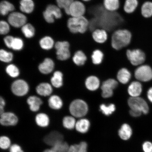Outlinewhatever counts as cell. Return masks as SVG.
Instances as JSON below:
<instances>
[{"label":"cell","mask_w":152,"mask_h":152,"mask_svg":"<svg viewBox=\"0 0 152 152\" xmlns=\"http://www.w3.org/2000/svg\"><path fill=\"white\" fill-rule=\"evenodd\" d=\"M10 152H24L20 145L17 144H13L10 148Z\"/></svg>","instance_id":"cell-49"},{"label":"cell","mask_w":152,"mask_h":152,"mask_svg":"<svg viewBox=\"0 0 152 152\" xmlns=\"http://www.w3.org/2000/svg\"><path fill=\"white\" fill-rule=\"evenodd\" d=\"M11 141L6 136H1L0 138V147L1 149L6 150L11 147Z\"/></svg>","instance_id":"cell-44"},{"label":"cell","mask_w":152,"mask_h":152,"mask_svg":"<svg viewBox=\"0 0 152 152\" xmlns=\"http://www.w3.org/2000/svg\"><path fill=\"white\" fill-rule=\"evenodd\" d=\"M103 5L106 10L115 12L119 8V0H104Z\"/></svg>","instance_id":"cell-31"},{"label":"cell","mask_w":152,"mask_h":152,"mask_svg":"<svg viewBox=\"0 0 152 152\" xmlns=\"http://www.w3.org/2000/svg\"><path fill=\"white\" fill-rule=\"evenodd\" d=\"M88 107L87 104L81 99L74 100L70 104L69 111L73 117L81 118L86 115Z\"/></svg>","instance_id":"cell-5"},{"label":"cell","mask_w":152,"mask_h":152,"mask_svg":"<svg viewBox=\"0 0 152 152\" xmlns=\"http://www.w3.org/2000/svg\"><path fill=\"white\" fill-rule=\"evenodd\" d=\"M117 82L113 79H109L104 82L101 87L102 96L104 98H108L113 96V90L118 85Z\"/></svg>","instance_id":"cell-13"},{"label":"cell","mask_w":152,"mask_h":152,"mask_svg":"<svg viewBox=\"0 0 152 152\" xmlns=\"http://www.w3.org/2000/svg\"><path fill=\"white\" fill-rule=\"evenodd\" d=\"M69 148L67 142L62 141L53 146L52 149L56 152H68Z\"/></svg>","instance_id":"cell-41"},{"label":"cell","mask_w":152,"mask_h":152,"mask_svg":"<svg viewBox=\"0 0 152 152\" xmlns=\"http://www.w3.org/2000/svg\"><path fill=\"white\" fill-rule=\"evenodd\" d=\"M68 152H87V144L82 142L78 144H74L69 146Z\"/></svg>","instance_id":"cell-37"},{"label":"cell","mask_w":152,"mask_h":152,"mask_svg":"<svg viewBox=\"0 0 152 152\" xmlns=\"http://www.w3.org/2000/svg\"><path fill=\"white\" fill-rule=\"evenodd\" d=\"M126 56L130 63L134 66H140L146 60V53L140 49H128Z\"/></svg>","instance_id":"cell-4"},{"label":"cell","mask_w":152,"mask_h":152,"mask_svg":"<svg viewBox=\"0 0 152 152\" xmlns=\"http://www.w3.org/2000/svg\"><path fill=\"white\" fill-rule=\"evenodd\" d=\"M22 33L27 38L33 37L35 35V30L34 26L30 23H26L21 28Z\"/></svg>","instance_id":"cell-38"},{"label":"cell","mask_w":152,"mask_h":152,"mask_svg":"<svg viewBox=\"0 0 152 152\" xmlns=\"http://www.w3.org/2000/svg\"><path fill=\"white\" fill-rule=\"evenodd\" d=\"M75 0H56L57 4L60 8L64 9L66 14L69 15V9Z\"/></svg>","instance_id":"cell-40"},{"label":"cell","mask_w":152,"mask_h":152,"mask_svg":"<svg viewBox=\"0 0 152 152\" xmlns=\"http://www.w3.org/2000/svg\"><path fill=\"white\" fill-rule=\"evenodd\" d=\"M14 38L11 36H7L4 38V40L6 46L9 48H11Z\"/></svg>","instance_id":"cell-48"},{"label":"cell","mask_w":152,"mask_h":152,"mask_svg":"<svg viewBox=\"0 0 152 152\" xmlns=\"http://www.w3.org/2000/svg\"><path fill=\"white\" fill-rule=\"evenodd\" d=\"M56 49L57 58L60 61H65L71 56L70 44L67 41H58L55 45Z\"/></svg>","instance_id":"cell-6"},{"label":"cell","mask_w":152,"mask_h":152,"mask_svg":"<svg viewBox=\"0 0 152 152\" xmlns=\"http://www.w3.org/2000/svg\"><path fill=\"white\" fill-rule=\"evenodd\" d=\"M13 59L12 53L8 52L4 49L0 50V60L1 61L5 63L10 62Z\"/></svg>","instance_id":"cell-42"},{"label":"cell","mask_w":152,"mask_h":152,"mask_svg":"<svg viewBox=\"0 0 152 152\" xmlns=\"http://www.w3.org/2000/svg\"><path fill=\"white\" fill-rule=\"evenodd\" d=\"M26 102L28 105L30 110L33 112L39 111L43 101L40 98L35 96H32L28 97Z\"/></svg>","instance_id":"cell-18"},{"label":"cell","mask_w":152,"mask_h":152,"mask_svg":"<svg viewBox=\"0 0 152 152\" xmlns=\"http://www.w3.org/2000/svg\"><path fill=\"white\" fill-rule=\"evenodd\" d=\"M128 104L131 109L140 111L145 115L149 113V107L147 102L139 96L131 97L128 100Z\"/></svg>","instance_id":"cell-7"},{"label":"cell","mask_w":152,"mask_h":152,"mask_svg":"<svg viewBox=\"0 0 152 152\" xmlns=\"http://www.w3.org/2000/svg\"><path fill=\"white\" fill-rule=\"evenodd\" d=\"M141 14L144 18L149 19L152 16V1H147L142 4L141 7Z\"/></svg>","instance_id":"cell-28"},{"label":"cell","mask_w":152,"mask_h":152,"mask_svg":"<svg viewBox=\"0 0 152 152\" xmlns=\"http://www.w3.org/2000/svg\"><path fill=\"white\" fill-rule=\"evenodd\" d=\"M85 85L88 90L95 91L99 87L100 81L97 77L95 76H91L87 79L85 82Z\"/></svg>","instance_id":"cell-29"},{"label":"cell","mask_w":152,"mask_h":152,"mask_svg":"<svg viewBox=\"0 0 152 152\" xmlns=\"http://www.w3.org/2000/svg\"><path fill=\"white\" fill-rule=\"evenodd\" d=\"M131 75L130 72L125 68H123L119 70L117 75V79L120 82L126 84L131 78Z\"/></svg>","instance_id":"cell-32"},{"label":"cell","mask_w":152,"mask_h":152,"mask_svg":"<svg viewBox=\"0 0 152 152\" xmlns=\"http://www.w3.org/2000/svg\"><path fill=\"white\" fill-rule=\"evenodd\" d=\"M132 134V129L127 124H123L118 132L120 137L124 140H127L130 139Z\"/></svg>","instance_id":"cell-25"},{"label":"cell","mask_w":152,"mask_h":152,"mask_svg":"<svg viewBox=\"0 0 152 152\" xmlns=\"http://www.w3.org/2000/svg\"><path fill=\"white\" fill-rule=\"evenodd\" d=\"M5 100L3 97L0 98V115L4 113V107L5 105Z\"/></svg>","instance_id":"cell-50"},{"label":"cell","mask_w":152,"mask_h":152,"mask_svg":"<svg viewBox=\"0 0 152 152\" xmlns=\"http://www.w3.org/2000/svg\"><path fill=\"white\" fill-rule=\"evenodd\" d=\"M142 149L144 152H152V142L146 141L142 144Z\"/></svg>","instance_id":"cell-47"},{"label":"cell","mask_w":152,"mask_h":152,"mask_svg":"<svg viewBox=\"0 0 152 152\" xmlns=\"http://www.w3.org/2000/svg\"><path fill=\"white\" fill-rule=\"evenodd\" d=\"M92 36L94 40L99 44L105 43L108 38L107 32L102 28H97L94 30L92 33Z\"/></svg>","instance_id":"cell-17"},{"label":"cell","mask_w":152,"mask_h":152,"mask_svg":"<svg viewBox=\"0 0 152 152\" xmlns=\"http://www.w3.org/2000/svg\"><path fill=\"white\" fill-rule=\"evenodd\" d=\"M36 92L40 96H49L52 94L53 88L52 85L47 83H42L36 87Z\"/></svg>","instance_id":"cell-19"},{"label":"cell","mask_w":152,"mask_h":152,"mask_svg":"<svg viewBox=\"0 0 152 152\" xmlns=\"http://www.w3.org/2000/svg\"><path fill=\"white\" fill-rule=\"evenodd\" d=\"M43 16L47 23H52L54 22V18L59 19L61 18L62 14L60 8L58 6L49 5L48 6L43 12Z\"/></svg>","instance_id":"cell-8"},{"label":"cell","mask_w":152,"mask_h":152,"mask_svg":"<svg viewBox=\"0 0 152 152\" xmlns=\"http://www.w3.org/2000/svg\"><path fill=\"white\" fill-rule=\"evenodd\" d=\"M49 107L54 110L61 109L63 105V102L61 98L56 95H53L49 98L48 100Z\"/></svg>","instance_id":"cell-22"},{"label":"cell","mask_w":152,"mask_h":152,"mask_svg":"<svg viewBox=\"0 0 152 152\" xmlns=\"http://www.w3.org/2000/svg\"><path fill=\"white\" fill-rule=\"evenodd\" d=\"M89 23L85 16L73 18L68 19L67 27L72 34H84L88 29Z\"/></svg>","instance_id":"cell-3"},{"label":"cell","mask_w":152,"mask_h":152,"mask_svg":"<svg viewBox=\"0 0 152 152\" xmlns=\"http://www.w3.org/2000/svg\"><path fill=\"white\" fill-rule=\"evenodd\" d=\"M100 108L102 113L106 115H111L115 110V106L113 104H110L107 106L104 104H102L100 106Z\"/></svg>","instance_id":"cell-43"},{"label":"cell","mask_w":152,"mask_h":152,"mask_svg":"<svg viewBox=\"0 0 152 152\" xmlns=\"http://www.w3.org/2000/svg\"><path fill=\"white\" fill-rule=\"evenodd\" d=\"M51 84L56 88H60L63 85V75L60 71L54 72L50 79Z\"/></svg>","instance_id":"cell-23"},{"label":"cell","mask_w":152,"mask_h":152,"mask_svg":"<svg viewBox=\"0 0 152 152\" xmlns=\"http://www.w3.org/2000/svg\"><path fill=\"white\" fill-rule=\"evenodd\" d=\"M23 45V41L21 39L19 38H15L11 48L15 50H20L22 49Z\"/></svg>","instance_id":"cell-45"},{"label":"cell","mask_w":152,"mask_h":152,"mask_svg":"<svg viewBox=\"0 0 152 152\" xmlns=\"http://www.w3.org/2000/svg\"><path fill=\"white\" fill-rule=\"evenodd\" d=\"M43 152H56L54 151L51 149H47L45 150V151H44Z\"/></svg>","instance_id":"cell-53"},{"label":"cell","mask_w":152,"mask_h":152,"mask_svg":"<svg viewBox=\"0 0 152 152\" xmlns=\"http://www.w3.org/2000/svg\"><path fill=\"white\" fill-rule=\"evenodd\" d=\"M35 121L37 125L42 128L47 127L50 123L48 116L46 114L43 113L37 114L35 118Z\"/></svg>","instance_id":"cell-24"},{"label":"cell","mask_w":152,"mask_h":152,"mask_svg":"<svg viewBox=\"0 0 152 152\" xmlns=\"http://www.w3.org/2000/svg\"><path fill=\"white\" fill-rule=\"evenodd\" d=\"M139 5L138 0H125L124 10L128 14H132L136 10Z\"/></svg>","instance_id":"cell-27"},{"label":"cell","mask_w":152,"mask_h":152,"mask_svg":"<svg viewBox=\"0 0 152 152\" xmlns=\"http://www.w3.org/2000/svg\"><path fill=\"white\" fill-rule=\"evenodd\" d=\"M0 115V123L3 126H14L18 122V117L11 112H4Z\"/></svg>","instance_id":"cell-14"},{"label":"cell","mask_w":152,"mask_h":152,"mask_svg":"<svg viewBox=\"0 0 152 152\" xmlns=\"http://www.w3.org/2000/svg\"><path fill=\"white\" fill-rule=\"evenodd\" d=\"M14 6L7 1H3L0 4V12L1 15L5 16L9 12H12L15 10Z\"/></svg>","instance_id":"cell-34"},{"label":"cell","mask_w":152,"mask_h":152,"mask_svg":"<svg viewBox=\"0 0 152 152\" xmlns=\"http://www.w3.org/2000/svg\"><path fill=\"white\" fill-rule=\"evenodd\" d=\"M104 55L99 49H96L93 52L91 56L92 63L95 65H99L103 61Z\"/></svg>","instance_id":"cell-33"},{"label":"cell","mask_w":152,"mask_h":152,"mask_svg":"<svg viewBox=\"0 0 152 152\" xmlns=\"http://www.w3.org/2000/svg\"><path fill=\"white\" fill-rule=\"evenodd\" d=\"M54 66V62L52 59L47 58L39 64L38 69L41 73L44 75H48L53 71Z\"/></svg>","instance_id":"cell-16"},{"label":"cell","mask_w":152,"mask_h":152,"mask_svg":"<svg viewBox=\"0 0 152 152\" xmlns=\"http://www.w3.org/2000/svg\"><path fill=\"white\" fill-rule=\"evenodd\" d=\"M91 1V0H81V1L84 2H87L90 1Z\"/></svg>","instance_id":"cell-54"},{"label":"cell","mask_w":152,"mask_h":152,"mask_svg":"<svg viewBox=\"0 0 152 152\" xmlns=\"http://www.w3.org/2000/svg\"><path fill=\"white\" fill-rule=\"evenodd\" d=\"M83 2L86 7L84 16L88 20L89 31L93 33L97 28H102L107 31L108 37H111L116 30L124 29V20L122 14L124 7H120L117 11L111 12L104 8L103 2L91 0Z\"/></svg>","instance_id":"cell-1"},{"label":"cell","mask_w":152,"mask_h":152,"mask_svg":"<svg viewBox=\"0 0 152 152\" xmlns=\"http://www.w3.org/2000/svg\"><path fill=\"white\" fill-rule=\"evenodd\" d=\"M90 125V121L88 120L81 119L76 122L75 128L78 132L84 134L88 132Z\"/></svg>","instance_id":"cell-26"},{"label":"cell","mask_w":152,"mask_h":152,"mask_svg":"<svg viewBox=\"0 0 152 152\" xmlns=\"http://www.w3.org/2000/svg\"><path fill=\"white\" fill-rule=\"evenodd\" d=\"M9 24L15 28L22 27L26 23L27 18L22 13L19 12H12L9 15L8 18Z\"/></svg>","instance_id":"cell-12"},{"label":"cell","mask_w":152,"mask_h":152,"mask_svg":"<svg viewBox=\"0 0 152 152\" xmlns=\"http://www.w3.org/2000/svg\"><path fill=\"white\" fill-rule=\"evenodd\" d=\"M39 45L41 48L44 50H49L52 49L54 45V41L49 37H45L39 41Z\"/></svg>","instance_id":"cell-35"},{"label":"cell","mask_w":152,"mask_h":152,"mask_svg":"<svg viewBox=\"0 0 152 152\" xmlns=\"http://www.w3.org/2000/svg\"><path fill=\"white\" fill-rule=\"evenodd\" d=\"M5 71L7 75L12 78L18 77L20 74L18 68L14 64H10L7 66L6 68Z\"/></svg>","instance_id":"cell-39"},{"label":"cell","mask_w":152,"mask_h":152,"mask_svg":"<svg viewBox=\"0 0 152 152\" xmlns=\"http://www.w3.org/2000/svg\"><path fill=\"white\" fill-rule=\"evenodd\" d=\"M88 58L83 51L78 50L74 53L72 61L74 64L77 66L84 65L86 63Z\"/></svg>","instance_id":"cell-20"},{"label":"cell","mask_w":152,"mask_h":152,"mask_svg":"<svg viewBox=\"0 0 152 152\" xmlns=\"http://www.w3.org/2000/svg\"><path fill=\"white\" fill-rule=\"evenodd\" d=\"M86 11V7L83 1L75 0L70 7L69 16L73 18L84 16Z\"/></svg>","instance_id":"cell-11"},{"label":"cell","mask_w":152,"mask_h":152,"mask_svg":"<svg viewBox=\"0 0 152 152\" xmlns=\"http://www.w3.org/2000/svg\"><path fill=\"white\" fill-rule=\"evenodd\" d=\"M29 89L27 83L23 79L17 80L11 85V91L13 94L17 96H25L28 94Z\"/></svg>","instance_id":"cell-10"},{"label":"cell","mask_w":152,"mask_h":152,"mask_svg":"<svg viewBox=\"0 0 152 152\" xmlns=\"http://www.w3.org/2000/svg\"><path fill=\"white\" fill-rule=\"evenodd\" d=\"M130 113L131 115L134 117H139L142 113L141 112L132 109H131Z\"/></svg>","instance_id":"cell-51"},{"label":"cell","mask_w":152,"mask_h":152,"mask_svg":"<svg viewBox=\"0 0 152 152\" xmlns=\"http://www.w3.org/2000/svg\"><path fill=\"white\" fill-rule=\"evenodd\" d=\"M142 91V85L139 82H133L128 87L129 94L132 97L139 96L141 94Z\"/></svg>","instance_id":"cell-21"},{"label":"cell","mask_w":152,"mask_h":152,"mask_svg":"<svg viewBox=\"0 0 152 152\" xmlns=\"http://www.w3.org/2000/svg\"><path fill=\"white\" fill-rule=\"evenodd\" d=\"M76 121L73 116H66L62 120V124L64 128L68 130H72L75 128Z\"/></svg>","instance_id":"cell-36"},{"label":"cell","mask_w":152,"mask_h":152,"mask_svg":"<svg viewBox=\"0 0 152 152\" xmlns=\"http://www.w3.org/2000/svg\"><path fill=\"white\" fill-rule=\"evenodd\" d=\"M132 38V34L128 30L119 29L116 30L112 35V46L116 50H121L129 46Z\"/></svg>","instance_id":"cell-2"},{"label":"cell","mask_w":152,"mask_h":152,"mask_svg":"<svg viewBox=\"0 0 152 152\" xmlns=\"http://www.w3.org/2000/svg\"><path fill=\"white\" fill-rule=\"evenodd\" d=\"M134 75L136 78L140 81H151L152 80V68L147 64L140 66L135 71Z\"/></svg>","instance_id":"cell-9"},{"label":"cell","mask_w":152,"mask_h":152,"mask_svg":"<svg viewBox=\"0 0 152 152\" xmlns=\"http://www.w3.org/2000/svg\"><path fill=\"white\" fill-rule=\"evenodd\" d=\"M34 8V4L32 0H21L20 1V9L22 12L30 14Z\"/></svg>","instance_id":"cell-30"},{"label":"cell","mask_w":152,"mask_h":152,"mask_svg":"<svg viewBox=\"0 0 152 152\" xmlns=\"http://www.w3.org/2000/svg\"><path fill=\"white\" fill-rule=\"evenodd\" d=\"M64 137L61 133L57 131H53L45 136L44 141L47 145L52 147L59 142L64 141Z\"/></svg>","instance_id":"cell-15"},{"label":"cell","mask_w":152,"mask_h":152,"mask_svg":"<svg viewBox=\"0 0 152 152\" xmlns=\"http://www.w3.org/2000/svg\"><path fill=\"white\" fill-rule=\"evenodd\" d=\"M10 31V26L8 23L4 20L0 22V33L1 35H6Z\"/></svg>","instance_id":"cell-46"},{"label":"cell","mask_w":152,"mask_h":152,"mask_svg":"<svg viewBox=\"0 0 152 152\" xmlns=\"http://www.w3.org/2000/svg\"><path fill=\"white\" fill-rule=\"evenodd\" d=\"M147 95L148 100L152 103V87L148 90Z\"/></svg>","instance_id":"cell-52"}]
</instances>
